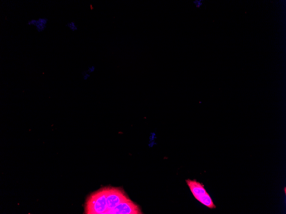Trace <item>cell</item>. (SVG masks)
<instances>
[{"label":"cell","mask_w":286,"mask_h":214,"mask_svg":"<svg viewBox=\"0 0 286 214\" xmlns=\"http://www.w3.org/2000/svg\"><path fill=\"white\" fill-rule=\"evenodd\" d=\"M107 187L101 188L91 194L85 206V213L87 214H105L108 209Z\"/></svg>","instance_id":"6da1fadb"},{"label":"cell","mask_w":286,"mask_h":214,"mask_svg":"<svg viewBox=\"0 0 286 214\" xmlns=\"http://www.w3.org/2000/svg\"><path fill=\"white\" fill-rule=\"evenodd\" d=\"M186 183L193 195L197 201L210 209L216 208L212 199L207 192L202 183L197 182L195 179H186Z\"/></svg>","instance_id":"7a4b0ae2"},{"label":"cell","mask_w":286,"mask_h":214,"mask_svg":"<svg viewBox=\"0 0 286 214\" xmlns=\"http://www.w3.org/2000/svg\"><path fill=\"white\" fill-rule=\"evenodd\" d=\"M123 189L120 188L107 187V211L114 209L122 202L130 201ZM106 211V212H107Z\"/></svg>","instance_id":"3957f363"},{"label":"cell","mask_w":286,"mask_h":214,"mask_svg":"<svg viewBox=\"0 0 286 214\" xmlns=\"http://www.w3.org/2000/svg\"><path fill=\"white\" fill-rule=\"evenodd\" d=\"M143 214L139 206L133 201H126L121 203L114 209L107 211L105 214Z\"/></svg>","instance_id":"277c9868"},{"label":"cell","mask_w":286,"mask_h":214,"mask_svg":"<svg viewBox=\"0 0 286 214\" xmlns=\"http://www.w3.org/2000/svg\"><path fill=\"white\" fill-rule=\"evenodd\" d=\"M48 21V18H39L37 19L35 27H36V30L38 32H42L45 29Z\"/></svg>","instance_id":"5b68a950"},{"label":"cell","mask_w":286,"mask_h":214,"mask_svg":"<svg viewBox=\"0 0 286 214\" xmlns=\"http://www.w3.org/2000/svg\"><path fill=\"white\" fill-rule=\"evenodd\" d=\"M66 26L68 27L70 30L72 31H75L78 30V28L76 25V23L74 21H71L68 22L66 25Z\"/></svg>","instance_id":"8992f818"},{"label":"cell","mask_w":286,"mask_h":214,"mask_svg":"<svg viewBox=\"0 0 286 214\" xmlns=\"http://www.w3.org/2000/svg\"><path fill=\"white\" fill-rule=\"evenodd\" d=\"M83 78L84 81H87L90 77V73L87 71H84L82 73Z\"/></svg>","instance_id":"52a82bcc"},{"label":"cell","mask_w":286,"mask_h":214,"mask_svg":"<svg viewBox=\"0 0 286 214\" xmlns=\"http://www.w3.org/2000/svg\"><path fill=\"white\" fill-rule=\"evenodd\" d=\"M37 22V19H31L30 21H29L28 22V25H33L35 26L36 25V23Z\"/></svg>","instance_id":"ba28073f"},{"label":"cell","mask_w":286,"mask_h":214,"mask_svg":"<svg viewBox=\"0 0 286 214\" xmlns=\"http://www.w3.org/2000/svg\"><path fill=\"white\" fill-rule=\"evenodd\" d=\"M95 67L94 66H92L89 67L88 68V70H87V71L89 73H93L95 71Z\"/></svg>","instance_id":"9c48e42d"},{"label":"cell","mask_w":286,"mask_h":214,"mask_svg":"<svg viewBox=\"0 0 286 214\" xmlns=\"http://www.w3.org/2000/svg\"><path fill=\"white\" fill-rule=\"evenodd\" d=\"M285 193L286 194V188H285Z\"/></svg>","instance_id":"30bf717a"}]
</instances>
